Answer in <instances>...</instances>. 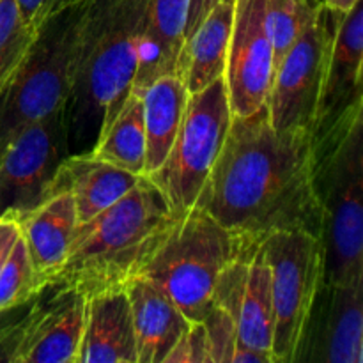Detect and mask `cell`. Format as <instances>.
<instances>
[{
    "mask_svg": "<svg viewBox=\"0 0 363 363\" xmlns=\"http://www.w3.org/2000/svg\"><path fill=\"white\" fill-rule=\"evenodd\" d=\"M82 2L84 0H16L21 18L38 34L45 25L78 7Z\"/></svg>",
    "mask_w": 363,
    "mask_h": 363,
    "instance_id": "83f0119b",
    "label": "cell"
},
{
    "mask_svg": "<svg viewBox=\"0 0 363 363\" xmlns=\"http://www.w3.org/2000/svg\"><path fill=\"white\" fill-rule=\"evenodd\" d=\"M78 363H138L133 318L124 286L85 296Z\"/></svg>",
    "mask_w": 363,
    "mask_h": 363,
    "instance_id": "5bb4252c",
    "label": "cell"
},
{
    "mask_svg": "<svg viewBox=\"0 0 363 363\" xmlns=\"http://www.w3.org/2000/svg\"><path fill=\"white\" fill-rule=\"evenodd\" d=\"M360 0H323L325 7H328L333 13H347L354 7V4Z\"/></svg>",
    "mask_w": 363,
    "mask_h": 363,
    "instance_id": "1f68e13d",
    "label": "cell"
},
{
    "mask_svg": "<svg viewBox=\"0 0 363 363\" xmlns=\"http://www.w3.org/2000/svg\"><path fill=\"white\" fill-rule=\"evenodd\" d=\"M259 240L238 234L204 209L181 211L179 218L137 275L151 280L190 323H202L223 269Z\"/></svg>",
    "mask_w": 363,
    "mask_h": 363,
    "instance_id": "277c9868",
    "label": "cell"
},
{
    "mask_svg": "<svg viewBox=\"0 0 363 363\" xmlns=\"http://www.w3.org/2000/svg\"><path fill=\"white\" fill-rule=\"evenodd\" d=\"M133 318L138 363H163L190 321L151 280L133 275L124 282Z\"/></svg>",
    "mask_w": 363,
    "mask_h": 363,
    "instance_id": "e0dca14e",
    "label": "cell"
},
{
    "mask_svg": "<svg viewBox=\"0 0 363 363\" xmlns=\"http://www.w3.org/2000/svg\"><path fill=\"white\" fill-rule=\"evenodd\" d=\"M218 0H190L188 4V13H186V21H184V30H183V45H181V53H183L184 46L188 45V41L191 39L194 32L197 30L199 25L202 23L206 16H208L209 11L215 7V4ZM179 53V55H181Z\"/></svg>",
    "mask_w": 363,
    "mask_h": 363,
    "instance_id": "f1b7e54d",
    "label": "cell"
},
{
    "mask_svg": "<svg viewBox=\"0 0 363 363\" xmlns=\"http://www.w3.org/2000/svg\"><path fill=\"white\" fill-rule=\"evenodd\" d=\"M238 342L262 353H272L273 344V294L272 272L262 250L261 240L255 243L248 264L247 280L236 314ZM273 354V353H272Z\"/></svg>",
    "mask_w": 363,
    "mask_h": 363,
    "instance_id": "44dd1931",
    "label": "cell"
},
{
    "mask_svg": "<svg viewBox=\"0 0 363 363\" xmlns=\"http://www.w3.org/2000/svg\"><path fill=\"white\" fill-rule=\"evenodd\" d=\"M223 82L233 116H250L266 105L273 82L266 0H236Z\"/></svg>",
    "mask_w": 363,
    "mask_h": 363,
    "instance_id": "8fae6325",
    "label": "cell"
},
{
    "mask_svg": "<svg viewBox=\"0 0 363 363\" xmlns=\"http://www.w3.org/2000/svg\"><path fill=\"white\" fill-rule=\"evenodd\" d=\"M20 225L16 218L11 215L0 216V269L4 268L6 261L9 259L11 250L20 238Z\"/></svg>",
    "mask_w": 363,
    "mask_h": 363,
    "instance_id": "f546056e",
    "label": "cell"
},
{
    "mask_svg": "<svg viewBox=\"0 0 363 363\" xmlns=\"http://www.w3.org/2000/svg\"><path fill=\"white\" fill-rule=\"evenodd\" d=\"M188 4L190 0H151L133 80L135 91L142 92L163 74H177Z\"/></svg>",
    "mask_w": 363,
    "mask_h": 363,
    "instance_id": "d6986e66",
    "label": "cell"
},
{
    "mask_svg": "<svg viewBox=\"0 0 363 363\" xmlns=\"http://www.w3.org/2000/svg\"><path fill=\"white\" fill-rule=\"evenodd\" d=\"M140 176L94 158L91 152L66 156L60 162L50 195L67 191L74 201L78 223H85L119 201L138 183ZM46 197V199H48Z\"/></svg>",
    "mask_w": 363,
    "mask_h": 363,
    "instance_id": "9a60e30c",
    "label": "cell"
},
{
    "mask_svg": "<svg viewBox=\"0 0 363 363\" xmlns=\"http://www.w3.org/2000/svg\"><path fill=\"white\" fill-rule=\"evenodd\" d=\"M321 7L323 0H266V27L273 50V74Z\"/></svg>",
    "mask_w": 363,
    "mask_h": 363,
    "instance_id": "603a6c76",
    "label": "cell"
},
{
    "mask_svg": "<svg viewBox=\"0 0 363 363\" xmlns=\"http://www.w3.org/2000/svg\"><path fill=\"white\" fill-rule=\"evenodd\" d=\"M38 35L21 18L16 0H0V94L27 59Z\"/></svg>",
    "mask_w": 363,
    "mask_h": 363,
    "instance_id": "cb8c5ba5",
    "label": "cell"
},
{
    "mask_svg": "<svg viewBox=\"0 0 363 363\" xmlns=\"http://www.w3.org/2000/svg\"><path fill=\"white\" fill-rule=\"evenodd\" d=\"M333 25L335 14L323 4L275 69L266 99L269 123L275 130H307L311 133L314 130L332 50Z\"/></svg>",
    "mask_w": 363,
    "mask_h": 363,
    "instance_id": "9c48e42d",
    "label": "cell"
},
{
    "mask_svg": "<svg viewBox=\"0 0 363 363\" xmlns=\"http://www.w3.org/2000/svg\"><path fill=\"white\" fill-rule=\"evenodd\" d=\"M318 298L321 300L323 307V326L315 328L314 335L308 333L303 337L298 354L303 350H311V354L305 357L307 360L325 363H362L363 280L342 284V286H323Z\"/></svg>",
    "mask_w": 363,
    "mask_h": 363,
    "instance_id": "4fadbf2b",
    "label": "cell"
},
{
    "mask_svg": "<svg viewBox=\"0 0 363 363\" xmlns=\"http://www.w3.org/2000/svg\"><path fill=\"white\" fill-rule=\"evenodd\" d=\"M163 363H211L204 325L190 323Z\"/></svg>",
    "mask_w": 363,
    "mask_h": 363,
    "instance_id": "4316f807",
    "label": "cell"
},
{
    "mask_svg": "<svg viewBox=\"0 0 363 363\" xmlns=\"http://www.w3.org/2000/svg\"><path fill=\"white\" fill-rule=\"evenodd\" d=\"M261 245L272 272V353L275 363H293L325 280V248L319 238L305 230L272 233Z\"/></svg>",
    "mask_w": 363,
    "mask_h": 363,
    "instance_id": "8992f818",
    "label": "cell"
},
{
    "mask_svg": "<svg viewBox=\"0 0 363 363\" xmlns=\"http://www.w3.org/2000/svg\"><path fill=\"white\" fill-rule=\"evenodd\" d=\"M236 0H218L194 32L177 60V74L190 94L202 91L225 73Z\"/></svg>",
    "mask_w": 363,
    "mask_h": 363,
    "instance_id": "ac0fdd59",
    "label": "cell"
},
{
    "mask_svg": "<svg viewBox=\"0 0 363 363\" xmlns=\"http://www.w3.org/2000/svg\"><path fill=\"white\" fill-rule=\"evenodd\" d=\"M363 110L319 140L314 172L323 204V286L363 280Z\"/></svg>",
    "mask_w": 363,
    "mask_h": 363,
    "instance_id": "3957f363",
    "label": "cell"
},
{
    "mask_svg": "<svg viewBox=\"0 0 363 363\" xmlns=\"http://www.w3.org/2000/svg\"><path fill=\"white\" fill-rule=\"evenodd\" d=\"M188 94L183 78L177 74H163L152 80L142 91L145 128V165L144 176L162 167L176 140Z\"/></svg>",
    "mask_w": 363,
    "mask_h": 363,
    "instance_id": "ffe728a7",
    "label": "cell"
},
{
    "mask_svg": "<svg viewBox=\"0 0 363 363\" xmlns=\"http://www.w3.org/2000/svg\"><path fill=\"white\" fill-rule=\"evenodd\" d=\"M230 363H275V358L272 353H262V351H255L252 347L236 344Z\"/></svg>",
    "mask_w": 363,
    "mask_h": 363,
    "instance_id": "4dcf8cb0",
    "label": "cell"
},
{
    "mask_svg": "<svg viewBox=\"0 0 363 363\" xmlns=\"http://www.w3.org/2000/svg\"><path fill=\"white\" fill-rule=\"evenodd\" d=\"M85 296L66 282H46L0 323V362L78 363Z\"/></svg>",
    "mask_w": 363,
    "mask_h": 363,
    "instance_id": "ba28073f",
    "label": "cell"
},
{
    "mask_svg": "<svg viewBox=\"0 0 363 363\" xmlns=\"http://www.w3.org/2000/svg\"><path fill=\"white\" fill-rule=\"evenodd\" d=\"M194 206L252 240L279 230H305L321 240L312 133L275 130L266 105L250 116H233Z\"/></svg>",
    "mask_w": 363,
    "mask_h": 363,
    "instance_id": "6da1fadb",
    "label": "cell"
},
{
    "mask_svg": "<svg viewBox=\"0 0 363 363\" xmlns=\"http://www.w3.org/2000/svg\"><path fill=\"white\" fill-rule=\"evenodd\" d=\"M84 48L80 7L41 28L27 59L0 94V155L30 124L67 110Z\"/></svg>",
    "mask_w": 363,
    "mask_h": 363,
    "instance_id": "5b68a950",
    "label": "cell"
},
{
    "mask_svg": "<svg viewBox=\"0 0 363 363\" xmlns=\"http://www.w3.org/2000/svg\"><path fill=\"white\" fill-rule=\"evenodd\" d=\"M45 284L32 268L23 238H18L9 259L0 269V314L23 305L30 300Z\"/></svg>",
    "mask_w": 363,
    "mask_h": 363,
    "instance_id": "d4e9b609",
    "label": "cell"
},
{
    "mask_svg": "<svg viewBox=\"0 0 363 363\" xmlns=\"http://www.w3.org/2000/svg\"><path fill=\"white\" fill-rule=\"evenodd\" d=\"M181 211L149 179L138 183L119 201L85 223H78L67 257L50 282H66L84 296L124 286L137 275Z\"/></svg>",
    "mask_w": 363,
    "mask_h": 363,
    "instance_id": "7a4b0ae2",
    "label": "cell"
},
{
    "mask_svg": "<svg viewBox=\"0 0 363 363\" xmlns=\"http://www.w3.org/2000/svg\"><path fill=\"white\" fill-rule=\"evenodd\" d=\"M69 116L52 113L21 130L0 155V216L18 218L48 197L50 184L66 158Z\"/></svg>",
    "mask_w": 363,
    "mask_h": 363,
    "instance_id": "30bf717a",
    "label": "cell"
},
{
    "mask_svg": "<svg viewBox=\"0 0 363 363\" xmlns=\"http://www.w3.org/2000/svg\"><path fill=\"white\" fill-rule=\"evenodd\" d=\"M233 112L223 78L188 94L186 108L169 156L149 179L177 211L194 208L225 142Z\"/></svg>",
    "mask_w": 363,
    "mask_h": 363,
    "instance_id": "52a82bcc",
    "label": "cell"
},
{
    "mask_svg": "<svg viewBox=\"0 0 363 363\" xmlns=\"http://www.w3.org/2000/svg\"><path fill=\"white\" fill-rule=\"evenodd\" d=\"M89 152L110 165L144 176L145 128L140 91L131 89L112 121L99 130L98 140Z\"/></svg>",
    "mask_w": 363,
    "mask_h": 363,
    "instance_id": "7402d4cb",
    "label": "cell"
},
{
    "mask_svg": "<svg viewBox=\"0 0 363 363\" xmlns=\"http://www.w3.org/2000/svg\"><path fill=\"white\" fill-rule=\"evenodd\" d=\"M206 328L211 363H230L238 342L236 319L220 305H213L211 311L202 319Z\"/></svg>",
    "mask_w": 363,
    "mask_h": 363,
    "instance_id": "484cf974",
    "label": "cell"
},
{
    "mask_svg": "<svg viewBox=\"0 0 363 363\" xmlns=\"http://www.w3.org/2000/svg\"><path fill=\"white\" fill-rule=\"evenodd\" d=\"M32 268L43 284L50 282L67 257L78 225L71 194L50 195L16 218Z\"/></svg>",
    "mask_w": 363,
    "mask_h": 363,
    "instance_id": "2e32d148",
    "label": "cell"
},
{
    "mask_svg": "<svg viewBox=\"0 0 363 363\" xmlns=\"http://www.w3.org/2000/svg\"><path fill=\"white\" fill-rule=\"evenodd\" d=\"M333 13V11H332ZM335 14L333 41L315 116L312 140L325 137L357 110L363 108V7Z\"/></svg>",
    "mask_w": 363,
    "mask_h": 363,
    "instance_id": "7c38bea8",
    "label": "cell"
}]
</instances>
